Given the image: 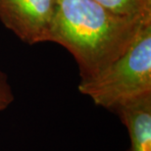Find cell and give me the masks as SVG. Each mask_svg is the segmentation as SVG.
Listing matches in <instances>:
<instances>
[{"mask_svg":"<svg viewBox=\"0 0 151 151\" xmlns=\"http://www.w3.org/2000/svg\"><path fill=\"white\" fill-rule=\"evenodd\" d=\"M146 20L115 14L94 0H54L47 41L72 54L84 80L122 55Z\"/></svg>","mask_w":151,"mask_h":151,"instance_id":"obj_1","label":"cell"},{"mask_svg":"<svg viewBox=\"0 0 151 151\" xmlns=\"http://www.w3.org/2000/svg\"><path fill=\"white\" fill-rule=\"evenodd\" d=\"M78 89L96 106L113 111L151 93V20L143 21L122 55L97 75L81 80Z\"/></svg>","mask_w":151,"mask_h":151,"instance_id":"obj_2","label":"cell"},{"mask_svg":"<svg viewBox=\"0 0 151 151\" xmlns=\"http://www.w3.org/2000/svg\"><path fill=\"white\" fill-rule=\"evenodd\" d=\"M113 113L128 131L126 151H151V93L120 105Z\"/></svg>","mask_w":151,"mask_h":151,"instance_id":"obj_4","label":"cell"},{"mask_svg":"<svg viewBox=\"0 0 151 151\" xmlns=\"http://www.w3.org/2000/svg\"><path fill=\"white\" fill-rule=\"evenodd\" d=\"M54 0H0V23L27 44L46 42Z\"/></svg>","mask_w":151,"mask_h":151,"instance_id":"obj_3","label":"cell"},{"mask_svg":"<svg viewBox=\"0 0 151 151\" xmlns=\"http://www.w3.org/2000/svg\"><path fill=\"white\" fill-rule=\"evenodd\" d=\"M15 100V95L8 76L0 70V112L5 111Z\"/></svg>","mask_w":151,"mask_h":151,"instance_id":"obj_6","label":"cell"},{"mask_svg":"<svg viewBox=\"0 0 151 151\" xmlns=\"http://www.w3.org/2000/svg\"><path fill=\"white\" fill-rule=\"evenodd\" d=\"M115 14L151 19V0H94Z\"/></svg>","mask_w":151,"mask_h":151,"instance_id":"obj_5","label":"cell"}]
</instances>
